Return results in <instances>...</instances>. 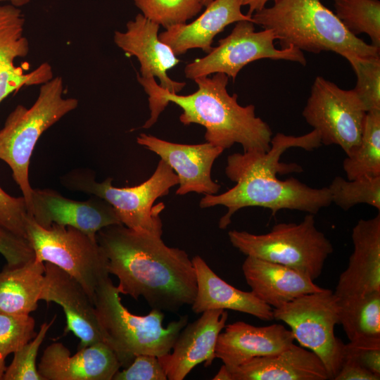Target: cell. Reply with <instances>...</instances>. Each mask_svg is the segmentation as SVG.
<instances>
[{"mask_svg":"<svg viewBox=\"0 0 380 380\" xmlns=\"http://www.w3.org/2000/svg\"><path fill=\"white\" fill-rule=\"evenodd\" d=\"M322 145L318 132L312 129L295 137L277 133L272 138L265 152H243L229 155L225 167L227 177L236 184L227 191L206 194L201 198V208L223 205L227 212L219 221V228L226 229L233 215L246 207H261L272 215L283 209L296 210L315 215L331 205L328 187L312 188L294 177L279 179L278 172H301L297 164L280 163L282 154L290 148L312 151Z\"/></svg>","mask_w":380,"mask_h":380,"instance_id":"obj_1","label":"cell"},{"mask_svg":"<svg viewBox=\"0 0 380 380\" xmlns=\"http://www.w3.org/2000/svg\"><path fill=\"white\" fill-rule=\"evenodd\" d=\"M109 274L119 280L120 293L143 297L152 309L177 312L191 305L197 289L192 260L186 252L167 246L158 236L122 224L96 235Z\"/></svg>","mask_w":380,"mask_h":380,"instance_id":"obj_2","label":"cell"},{"mask_svg":"<svg viewBox=\"0 0 380 380\" xmlns=\"http://www.w3.org/2000/svg\"><path fill=\"white\" fill-rule=\"evenodd\" d=\"M137 80L148 95L151 115L143 125L148 129L157 122L169 103L180 107L179 121L184 125L198 124L205 129L206 142L224 150L237 143L243 152H265L270 148L272 131L267 122L255 115L253 104L242 106L236 94L227 89L229 77L217 72L194 80L196 91L188 95L172 93L160 87L155 78Z\"/></svg>","mask_w":380,"mask_h":380,"instance_id":"obj_3","label":"cell"},{"mask_svg":"<svg viewBox=\"0 0 380 380\" xmlns=\"http://www.w3.org/2000/svg\"><path fill=\"white\" fill-rule=\"evenodd\" d=\"M251 17L255 25L273 31L281 49L330 51L344 58L379 55V49L351 34L321 0H277Z\"/></svg>","mask_w":380,"mask_h":380,"instance_id":"obj_4","label":"cell"},{"mask_svg":"<svg viewBox=\"0 0 380 380\" xmlns=\"http://www.w3.org/2000/svg\"><path fill=\"white\" fill-rule=\"evenodd\" d=\"M94 305L104 342L115 353L121 367L129 366L138 355L169 354L188 322V316L184 315L165 327L161 310L152 309L143 316L131 313L109 277L97 286Z\"/></svg>","mask_w":380,"mask_h":380,"instance_id":"obj_5","label":"cell"},{"mask_svg":"<svg viewBox=\"0 0 380 380\" xmlns=\"http://www.w3.org/2000/svg\"><path fill=\"white\" fill-rule=\"evenodd\" d=\"M60 76L40 85L39 95L30 108L18 105L0 129V160L11 169L30 212L32 188L29 181L30 158L44 131L78 106L75 98L63 97Z\"/></svg>","mask_w":380,"mask_h":380,"instance_id":"obj_6","label":"cell"},{"mask_svg":"<svg viewBox=\"0 0 380 380\" xmlns=\"http://www.w3.org/2000/svg\"><path fill=\"white\" fill-rule=\"evenodd\" d=\"M94 176L89 170L75 169L63 175L61 183L71 191L89 194L106 201L125 227L162 236L163 224L159 214L165 205L160 203L153 206V203L178 184L177 175L165 161L160 159L153 175L134 186L115 187L112 184V178L97 182Z\"/></svg>","mask_w":380,"mask_h":380,"instance_id":"obj_7","label":"cell"},{"mask_svg":"<svg viewBox=\"0 0 380 380\" xmlns=\"http://www.w3.org/2000/svg\"><path fill=\"white\" fill-rule=\"evenodd\" d=\"M232 246L246 256L278 263L306 275L312 280L322 274L325 261L333 253L331 241L315 226L308 213L300 223H279L268 233L254 234L232 230Z\"/></svg>","mask_w":380,"mask_h":380,"instance_id":"obj_8","label":"cell"},{"mask_svg":"<svg viewBox=\"0 0 380 380\" xmlns=\"http://www.w3.org/2000/svg\"><path fill=\"white\" fill-rule=\"evenodd\" d=\"M27 240L39 261L52 263L74 277L94 303L100 282L109 277L107 259L96 238L70 226L38 224L29 214Z\"/></svg>","mask_w":380,"mask_h":380,"instance_id":"obj_9","label":"cell"},{"mask_svg":"<svg viewBox=\"0 0 380 380\" xmlns=\"http://www.w3.org/2000/svg\"><path fill=\"white\" fill-rule=\"evenodd\" d=\"M274 319L291 328L294 339L322 361L329 379L335 378L343 362L344 343L334 334L339 324L338 298L330 289L303 295L273 309Z\"/></svg>","mask_w":380,"mask_h":380,"instance_id":"obj_10","label":"cell"},{"mask_svg":"<svg viewBox=\"0 0 380 380\" xmlns=\"http://www.w3.org/2000/svg\"><path fill=\"white\" fill-rule=\"evenodd\" d=\"M275 40L272 30L264 29L256 32L253 22L239 21L231 33L220 39L218 45L213 47L205 56L196 58L185 66V77L194 80L221 72L234 81L244 66L265 58L285 60L306 65V59L301 50L294 46L277 49Z\"/></svg>","mask_w":380,"mask_h":380,"instance_id":"obj_11","label":"cell"},{"mask_svg":"<svg viewBox=\"0 0 380 380\" xmlns=\"http://www.w3.org/2000/svg\"><path fill=\"white\" fill-rule=\"evenodd\" d=\"M367 112L353 89L345 90L317 76L303 110L322 144L339 146L349 156L358 146Z\"/></svg>","mask_w":380,"mask_h":380,"instance_id":"obj_12","label":"cell"},{"mask_svg":"<svg viewBox=\"0 0 380 380\" xmlns=\"http://www.w3.org/2000/svg\"><path fill=\"white\" fill-rule=\"evenodd\" d=\"M29 214L42 227L70 226L92 238L103 227L121 224L113 206L99 197L76 201L50 189H32Z\"/></svg>","mask_w":380,"mask_h":380,"instance_id":"obj_13","label":"cell"},{"mask_svg":"<svg viewBox=\"0 0 380 380\" xmlns=\"http://www.w3.org/2000/svg\"><path fill=\"white\" fill-rule=\"evenodd\" d=\"M137 142L156 153L175 172L179 187L176 194L182 196L190 192L216 194L220 185L211 178L215 160L224 149L210 143L183 144L160 139L141 133Z\"/></svg>","mask_w":380,"mask_h":380,"instance_id":"obj_14","label":"cell"},{"mask_svg":"<svg viewBox=\"0 0 380 380\" xmlns=\"http://www.w3.org/2000/svg\"><path fill=\"white\" fill-rule=\"evenodd\" d=\"M39 300L53 302L66 318L64 334L72 332L80 339L79 348L104 342L94 303L83 286L71 275L46 262Z\"/></svg>","mask_w":380,"mask_h":380,"instance_id":"obj_15","label":"cell"},{"mask_svg":"<svg viewBox=\"0 0 380 380\" xmlns=\"http://www.w3.org/2000/svg\"><path fill=\"white\" fill-rule=\"evenodd\" d=\"M25 23L20 7L11 4L0 5V103L22 87L41 85L53 77L52 67L46 62L29 72L15 63L30 50L24 34Z\"/></svg>","mask_w":380,"mask_h":380,"instance_id":"obj_16","label":"cell"},{"mask_svg":"<svg viewBox=\"0 0 380 380\" xmlns=\"http://www.w3.org/2000/svg\"><path fill=\"white\" fill-rule=\"evenodd\" d=\"M160 27L139 13L127 23L125 31H115L113 40L127 56L137 58L141 77H157L161 88L177 94L186 83L172 80L167 75V72L179 60L171 48L159 39Z\"/></svg>","mask_w":380,"mask_h":380,"instance_id":"obj_17","label":"cell"},{"mask_svg":"<svg viewBox=\"0 0 380 380\" xmlns=\"http://www.w3.org/2000/svg\"><path fill=\"white\" fill-rule=\"evenodd\" d=\"M201 314L182 329L172 353L158 357L167 379L182 380L198 364L209 367L216 357L217 340L226 326L228 312L219 309Z\"/></svg>","mask_w":380,"mask_h":380,"instance_id":"obj_18","label":"cell"},{"mask_svg":"<svg viewBox=\"0 0 380 380\" xmlns=\"http://www.w3.org/2000/svg\"><path fill=\"white\" fill-rule=\"evenodd\" d=\"M121 364L105 342L79 348L72 355L62 343L46 348L38 364L44 380H113Z\"/></svg>","mask_w":380,"mask_h":380,"instance_id":"obj_19","label":"cell"},{"mask_svg":"<svg viewBox=\"0 0 380 380\" xmlns=\"http://www.w3.org/2000/svg\"><path fill=\"white\" fill-rule=\"evenodd\" d=\"M353 251L341 274L334 293L338 298L380 291V213L360 220L352 230Z\"/></svg>","mask_w":380,"mask_h":380,"instance_id":"obj_20","label":"cell"},{"mask_svg":"<svg viewBox=\"0 0 380 380\" xmlns=\"http://www.w3.org/2000/svg\"><path fill=\"white\" fill-rule=\"evenodd\" d=\"M224 329L217 340L215 357L229 368L255 357L277 354L295 340L291 331L279 324L256 327L239 321Z\"/></svg>","mask_w":380,"mask_h":380,"instance_id":"obj_21","label":"cell"},{"mask_svg":"<svg viewBox=\"0 0 380 380\" xmlns=\"http://www.w3.org/2000/svg\"><path fill=\"white\" fill-rule=\"evenodd\" d=\"M241 6L240 0H213L194 20L165 29L158 34L159 39L177 56L193 49L208 53L213 39L227 26L241 20L253 22L251 15L241 12Z\"/></svg>","mask_w":380,"mask_h":380,"instance_id":"obj_22","label":"cell"},{"mask_svg":"<svg viewBox=\"0 0 380 380\" xmlns=\"http://www.w3.org/2000/svg\"><path fill=\"white\" fill-rule=\"evenodd\" d=\"M242 271L251 292L274 309L324 289L296 270L251 256H246Z\"/></svg>","mask_w":380,"mask_h":380,"instance_id":"obj_23","label":"cell"},{"mask_svg":"<svg viewBox=\"0 0 380 380\" xmlns=\"http://www.w3.org/2000/svg\"><path fill=\"white\" fill-rule=\"evenodd\" d=\"M197 289L192 311L196 314L209 310H231L253 315L260 319H274L273 308L253 293L239 290L217 275L199 255L192 258Z\"/></svg>","mask_w":380,"mask_h":380,"instance_id":"obj_24","label":"cell"},{"mask_svg":"<svg viewBox=\"0 0 380 380\" xmlns=\"http://www.w3.org/2000/svg\"><path fill=\"white\" fill-rule=\"evenodd\" d=\"M229 369L232 380L329 379L320 358L294 343L277 354L255 357Z\"/></svg>","mask_w":380,"mask_h":380,"instance_id":"obj_25","label":"cell"},{"mask_svg":"<svg viewBox=\"0 0 380 380\" xmlns=\"http://www.w3.org/2000/svg\"><path fill=\"white\" fill-rule=\"evenodd\" d=\"M45 265L34 258L0 272V310L30 315L37 308L42 289Z\"/></svg>","mask_w":380,"mask_h":380,"instance_id":"obj_26","label":"cell"},{"mask_svg":"<svg viewBox=\"0 0 380 380\" xmlns=\"http://www.w3.org/2000/svg\"><path fill=\"white\" fill-rule=\"evenodd\" d=\"M339 324L349 339L380 338V291L338 298Z\"/></svg>","mask_w":380,"mask_h":380,"instance_id":"obj_27","label":"cell"},{"mask_svg":"<svg viewBox=\"0 0 380 380\" xmlns=\"http://www.w3.org/2000/svg\"><path fill=\"white\" fill-rule=\"evenodd\" d=\"M343 169L348 180L380 176V110L367 113L360 141Z\"/></svg>","mask_w":380,"mask_h":380,"instance_id":"obj_28","label":"cell"},{"mask_svg":"<svg viewBox=\"0 0 380 380\" xmlns=\"http://www.w3.org/2000/svg\"><path fill=\"white\" fill-rule=\"evenodd\" d=\"M335 15L353 35L367 34L380 49V1L333 0Z\"/></svg>","mask_w":380,"mask_h":380,"instance_id":"obj_29","label":"cell"},{"mask_svg":"<svg viewBox=\"0 0 380 380\" xmlns=\"http://www.w3.org/2000/svg\"><path fill=\"white\" fill-rule=\"evenodd\" d=\"M331 202L344 210L365 203L380 211V176L346 180L336 177L328 186Z\"/></svg>","mask_w":380,"mask_h":380,"instance_id":"obj_30","label":"cell"},{"mask_svg":"<svg viewBox=\"0 0 380 380\" xmlns=\"http://www.w3.org/2000/svg\"><path fill=\"white\" fill-rule=\"evenodd\" d=\"M132 1L145 18L165 29L186 23L204 7L201 0Z\"/></svg>","mask_w":380,"mask_h":380,"instance_id":"obj_31","label":"cell"},{"mask_svg":"<svg viewBox=\"0 0 380 380\" xmlns=\"http://www.w3.org/2000/svg\"><path fill=\"white\" fill-rule=\"evenodd\" d=\"M345 58L351 65L357 82L353 90L366 112L380 110V57L348 55Z\"/></svg>","mask_w":380,"mask_h":380,"instance_id":"obj_32","label":"cell"},{"mask_svg":"<svg viewBox=\"0 0 380 380\" xmlns=\"http://www.w3.org/2000/svg\"><path fill=\"white\" fill-rule=\"evenodd\" d=\"M35 321L30 315L0 310V359L15 353L35 336Z\"/></svg>","mask_w":380,"mask_h":380,"instance_id":"obj_33","label":"cell"},{"mask_svg":"<svg viewBox=\"0 0 380 380\" xmlns=\"http://www.w3.org/2000/svg\"><path fill=\"white\" fill-rule=\"evenodd\" d=\"M56 316L50 322L43 323L36 336L14 353L12 362L4 372L3 380H44L37 367V354L49 329Z\"/></svg>","mask_w":380,"mask_h":380,"instance_id":"obj_34","label":"cell"},{"mask_svg":"<svg viewBox=\"0 0 380 380\" xmlns=\"http://www.w3.org/2000/svg\"><path fill=\"white\" fill-rule=\"evenodd\" d=\"M28 215L23 196H11L0 187V227L27 239Z\"/></svg>","mask_w":380,"mask_h":380,"instance_id":"obj_35","label":"cell"},{"mask_svg":"<svg viewBox=\"0 0 380 380\" xmlns=\"http://www.w3.org/2000/svg\"><path fill=\"white\" fill-rule=\"evenodd\" d=\"M159 358L151 355H137L125 369L118 370L113 380H166Z\"/></svg>","mask_w":380,"mask_h":380,"instance_id":"obj_36","label":"cell"},{"mask_svg":"<svg viewBox=\"0 0 380 380\" xmlns=\"http://www.w3.org/2000/svg\"><path fill=\"white\" fill-rule=\"evenodd\" d=\"M345 359L354 361L380 375V338L349 341L344 345Z\"/></svg>","mask_w":380,"mask_h":380,"instance_id":"obj_37","label":"cell"},{"mask_svg":"<svg viewBox=\"0 0 380 380\" xmlns=\"http://www.w3.org/2000/svg\"><path fill=\"white\" fill-rule=\"evenodd\" d=\"M0 254L8 267H14L34 258V251L29 241L0 227Z\"/></svg>","mask_w":380,"mask_h":380,"instance_id":"obj_38","label":"cell"},{"mask_svg":"<svg viewBox=\"0 0 380 380\" xmlns=\"http://www.w3.org/2000/svg\"><path fill=\"white\" fill-rule=\"evenodd\" d=\"M376 374L354 361L343 360L341 367L334 380H379Z\"/></svg>","mask_w":380,"mask_h":380,"instance_id":"obj_39","label":"cell"},{"mask_svg":"<svg viewBox=\"0 0 380 380\" xmlns=\"http://www.w3.org/2000/svg\"><path fill=\"white\" fill-rule=\"evenodd\" d=\"M270 1L274 2L277 0H240V2L242 6L248 7L247 15L252 16L254 13L264 8L267 3Z\"/></svg>","mask_w":380,"mask_h":380,"instance_id":"obj_40","label":"cell"},{"mask_svg":"<svg viewBox=\"0 0 380 380\" xmlns=\"http://www.w3.org/2000/svg\"><path fill=\"white\" fill-rule=\"evenodd\" d=\"M213 380H232V375L229 368L223 364L217 372L216 375L213 378Z\"/></svg>","mask_w":380,"mask_h":380,"instance_id":"obj_41","label":"cell"},{"mask_svg":"<svg viewBox=\"0 0 380 380\" xmlns=\"http://www.w3.org/2000/svg\"><path fill=\"white\" fill-rule=\"evenodd\" d=\"M3 1H9L10 4L20 8L21 6L27 4L30 0H0V2Z\"/></svg>","mask_w":380,"mask_h":380,"instance_id":"obj_42","label":"cell"},{"mask_svg":"<svg viewBox=\"0 0 380 380\" xmlns=\"http://www.w3.org/2000/svg\"><path fill=\"white\" fill-rule=\"evenodd\" d=\"M6 367L5 365V361L0 359V380H3V376L6 371Z\"/></svg>","mask_w":380,"mask_h":380,"instance_id":"obj_43","label":"cell"},{"mask_svg":"<svg viewBox=\"0 0 380 380\" xmlns=\"http://www.w3.org/2000/svg\"><path fill=\"white\" fill-rule=\"evenodd\" d=\"M213 0H201V4L203 5V6H206L208 5Z\"/></svg>","mask_w":380,"mask_h":380,"instance_id":"obj_44","label":"cell"}]
</instances>
